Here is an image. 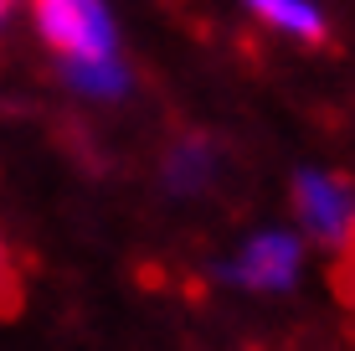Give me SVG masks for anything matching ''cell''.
<instances>
[{
  "label": "cell",
  "instance_id": "1",
  "mask_svg": "<svg viewBox=\"0 0 355 351\" xmlns=\"http://www.w3.org/2000/svg\"><path fill=\"white\" fill-rule=\"evenodd\" d=\"M42 42L62 57V67L119 57V26L108 0H31Z\"/></svg>",
  "mask_w": 355,
  "mask_h": 351
},
{
  "label": "cell",
  "instance_id": "2",
  "mask_svg": "<svg viewBox=\"0 0 355 351\" xmlns=\"http://www.w3.org/2000/svg\"><path fill=\"white\" fill-rule=\"evenodd\" d=\"M304 269V243L284 227H263L242 243L232 259L222 263V274L237 289H252V295H278V289H293Z\"/></svg>",
  "mask_w": 355,
  "mask_h": 351
},
{
  "label": "cell",
  "instance_id": "3",
  "mask_svg": "<svg viewBox=\"0 0 355 351\" xmlns=\"http://www.w3.org/2000/svg\"><path fill=\"white\" fill-rule=\"evenodd\" d=\"M293 207H299L304 227L320 243L340 248L355 238V191L329 171H299L293 176Z\"/></svg>",
  "mask_w": 355,
  "mask_h": 351
},
{
  "label": "cell",
  "instance_id": "4",
  "mask_svg": "<svg viewBox=\"0 0 355 351\" xmlns=\"http://www.w3.org/2000/svg\"><path fill=\"white\" fill-rule=\"evenodd\" d=\"M242 6H248L268 31L293 36V42H324V31H329L324 10L314 6V0H242Z\"/></svg>",
  "mask_w": 355,
  "mask_h": 351
},
{
  "label": "cell",
  "instance_id": "5",
  "mask_svg": "<svg viewBox=\"0 0 355 351\" xmlns=\"http://www.w3.org/2000/svg\"><path fill=\"white\" fill-rule=\"evenodd\" d=\"M67 83L88 99H124L129 93V67L124 57H108V63H83V67H67Z\"/></svg>",
  "mask_w": 355,
  "mask_h": 351
},
{
  "label": "cell",
  "instance_id": "6",
  "mask_svg": "<svg viewBox=\"0 0 355 351\" xmlns=\"http://www.w3.org/2000/svg\"><path fill=\"white\" fill-rule=\"evenodd\" d=\"M165 176H170V186H180V191H191V186H201L206 176H211V150L206 145H175V155L165 161Z\"/></svg>",
  "mask_w": 355,
  "mask_h": 351
},
{
  "label": "cell",
  "instance_id": "7",
  "mask_svg": "<svg viewBox=\"0 0 355 351\" xmlns=\"http://www.w3.org/2000/svg\"><path fill=\"white\" fill-rule=\"evenodd\" d=\"M16 305V263H10V248L6 238H0V310Z\"/></svg>",
  "mask_w": 355,
  "mask_h": 351
},
{
  "label": "cell",
  "instance_id": "8",
  "mask_svg": "<svg viewBox=\"0 0 355 351\" xmlns=\"http://www.w3.org/2000/svg\"><path fill=\"white\" fill-rule=\"evenodd\" d=\"M6 10H10V0H0V21H6Z\"/></svg>",
  "mask_w": 355,
  "mask_h": 351
}]
</instances>
